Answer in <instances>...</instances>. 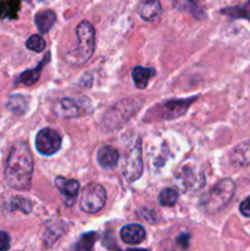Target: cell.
I'll return each mask as SVG.
<instances>
[{"instance_id":"obj_22","label":"cell","mask_w":250,"mask_h":251,"mask_svg":"<svg viewBox=\"0 0 250 251\" xmlns=\"http://www.w3.org/2000/svg\"><path fill=\"white\" fill-rule=\"evenodd\" d=\"M10 248V235L0 230V251H7Z\"/></svg>"},{"instance_id":"obj_23","label":"cell","mask_w":250,"mask_h":251,"mask_svg":"<svg viewBox=\"0 0 250 251\" xmlns=\"http://www.w3.org/2000/svg\"><path fill=\"white\" fill-rule=\"evenodd\" d=\"M239 211L244 217H250V196H248L239 206Z\"/></svg>"},{"instance_id":"obj_5","label":"cell","mask_w":250,"mask_h":251,"mask_svg":"<svg viewBox=\"0 0 250 251\" xmlns=\"http://www.w3.org/2000/svg\"><path fill=\"white\" fill-rule=\"evenodd\" d=\"M107 201V193L100 184H90L83 189L80 198V208L86 213H97Z\"/></svg>"},{"instance_id":"obj_11","label":"cell","mask_w":250,"mask_h":251,"mask_svg":"<svg viewBox=\"0 0 250 251\" xmlns=\"http://www.w3.org/2000/svg\"><path fill=\"white\" fill-rule=\"evenodd\" d=\"M230 162L238 167L250 166V140L240 142L230 152Z\"/></svg>"},{"instance_id":"obj_18","label":"cell","mask_w":250,"mask_h":251,"mask_svg":"<svg viewBox=\"0 0 250 251\" xmlns=\"http://www.w3.org/2000/svg\"><path fill=\"white\" fill-rule=\"evenodd\" d=\"M179 194L175 189L173 188H166L163 190H161L158 195V202L159 205L167 206V207H171L174 206L178 201Z\"/></svg>"},{"instance_id":"obj_8","label":"cell","mask_w":250,"mask_h":251,"mask_svg":"<svg viewBox=\"0 0 250 251\" xmlns=\"http://www.w3.org/2000/svg\"><path fill=\"white\" fill-rule=\"evenodd\" d=\"M195 100V98H185V100H171L162 103L158 108V115L161 119L171 120L175 118L181 117L186 113L188 108L190 107L191 103Z\"/></svg>"},{"instance_id":"obj_1","label":"cell","mask_w":250,"mask_h":251,"mask_svg":"<svg viewBox=\"0 0 250 251\" xmlns=\"http://www.w3.org/2000/svg\"><path fill=\"white\" fill-rule=\"evenodd\" d=\"M33 174V157L26 142H16L10 150L5 166V181L11 189L25 191L29 189Z\"/></svg>"},{"instance_id":"obj_10","label":"cell","mask_w":250,"mask_h":251,"mask_svg":"<svg viewBox=\"0 0 250 251\" xmlns=\"http://www.w3.org/2000/svg\"><path fill=\"white\" fill-rule=\"evenodd\" d=\"M139 14L145 21H156L162 14L161 2L159 0H142L141 4L139 5Z\"/></svg>"},{"instance_id":"obj_13","label":"cell","mask_w":250,"mask_h":251,"mask_svg":"<svg viewBox=\"0 0 250 251\" xmlns=\"http://www.w3.org/2000/svg\"><path fill=\"white\" fill-rule=\"evenodd\" d=\"M154 75V70L151 68L144 66H135L131 71L132 82L139 90H144L149 85V81Z\"/></svg>"},{"instance_id":"obj_7","label":"cell","mask_w":250,"mask_h":251,"mask_svg":"<svg viewBox=\"0 0 250 251\" xmlns=\"http://www.w3.org/2000/svg\"><path fill=\"white\" fill-rule=\"evenodd\" d=\"M61 137L50 127L39 130L36 136V149L43 156H51L60 150Z\"/></svg>"},{"instance_id":"obj_4","label":"cell","mask_w":250,"mask_h":251,"mask_svg":"<svg viewBox=\"0 0 250 251\" xmlns=\"http://www.w3.org/2000/svg\"><path fill=\"white\" fill-rule=\"evenodd\" d=\"M123 176L129 183L136 181L140 179L144 172V163H142V152H141V141L137 139L136 144L131 145L127 149L126 154L123 162Z\"/></svg>"},{"instance_id":"obj_19","label":"cell","mask_w":250,"mask_h":251,"mask_svg":"<svg viewBox=\"0 0 250 251\" xmlns=\"http://www.w3.org/2000/svg\"><path fill=\"white\" fill-rule=\"evenodd\" d=\"M7 108H9L11 112L22 114V113L26 112L27 109V100L22 95L11 96L9 102H7Z\"/></svg>"},{"instance_id":"obj_17","label":"cell","mask_w":250,"mask_h":251,"mask_svg":"<svg viewBox=\"0 0 250 251\" xmlns=\"http://www.w3.org/2000/svg\"><path fill=\"white\" fill-rule=\"evenodd\" d=\"M47 61H48V58H44L43 60L39 63L38 66H36L34 69H29V70L22 73L21 75H20L17 82L24 83V85H26V86H32L33 83H36L37 81H38L39 76H41L42 70H43V66Z\"/></svg>"},{"instance_id":"obj_9","label":"cell","mask_w":250,"mask_h":251,"mask_svg":"<svg viewBox=\"0 0 250 251\" xmlns=\"http://www.w3.org/2000/svg\"><path fill=\"white\" fill-rule=\"evenodd\" d=\"M120 238L126 244H139L146 238V230L140 225H127L120 230Z\"/></svg>"},{"instance_id":"obj_15","label":"cell","mask_w":250,"mask_h":251,"mask_svg":"<svg viewBox=\"0 0 250 251\" xmlns=\"http://www.w3.org/2000/svg\"><path fill=\"white\" fill-rule=\"evenodd\" d=\"M55 185L59 189V191L64 196H66V199H71V200L76 198L78 189H80V184L77 180H69L63 176H58L55 179Z\"/></svg>"},{"instance_id":"obj_24","label":"cell","mask_w":250,"mask_h":251,"mask_svg":"<svg viewBox=\"0 0 250 251\" xmlns=\"http://www.w3.org/2000/svg\"><path fill=\"white\" fill-rule=\"evenodd\" d=\"M130 251H145V250H130Z\"/></svg>"},{"instance_id":"obj_6","label":"cell","mask_w":250,"mask_h":251,"mask_svg":"<svg viewBox=\"0 0 250 251\" xmlns=\"http://www.w3.org/2000/svg\"><path fill=\"white\" fill-rule=\"evenodd\" d=\"M175 180L181 190H199L205 185V176L196 164L183 163L175 173Z\"/></svg>"},{"instance_id":"obj_20","label":"cell","mask_w":250,"mask_h":251,"mask_svg":"<svg viewBox=\"0 0 250 251\" xmlns=\"http://www.w3.org/2000/svg\"><path fill=\"white\" fill-rule=\"evenodd\" d=\"M26 47L29 50L41 53V51H43L46 49V41L41 36H38V34H32L26 41Z\"/></svg>"},{"instance_id":"obj_2","label":"cell","mask_w":250,"mask_h":251,"mask_svg":"<svg viewBox=\"0 0 250 251\" xmlns=\"http://www.w3.org/2000/svg\"><path fill=\"white\" fill-rule=\"evenodd\" d=\"M76 36L77 46L69 50L66 59L70 64L78 66L87 63L95 51V28L88 21H82L76 27Z\"/></svg>"},{"instance_id":"obj_16","label":"cell","mask_w":250,"mask_h":251,"mask_svg":"<svg viewBox=\"0 0 250 251\" xmlns=\"http://www.w3.org/2000/svg\"><path fill=\"white\" fill-rule=\"evenodd\" d=\"M55 110L60 117H65V118L77 117L78 105L74 100H70V98H63V100L56 104Z\"/></svg>"},{"instance_id":"obj_21","label":"cell","mask_w":250,"mask_h":251,"mask_svg":"<svg viewBox=\"0 0 250 251\" xmlns=\"http://www.w3.org/2000/svg\"><path fill=\"white\" fill-rule=\"evenodd\" d=\"M95 240H96L95 233H88V234L82 235L80 243H78V249H83V251H90L92 249Z\"/></svg>"},{"instance_id":"obj_14","label":"cell","mask_w":250,"mask_h":251,"mask_svg":"<svg viewBox=\"0 0 250 251\" xmlns=\"http://www.w3.org/2000/svg\"><path fill=\"white\" fill-rule=\"evenodd\" d=\"M56 21V15L51 10H42L34 16V24L42 33H47Z\"/></svg>"},{"instance_id":"obj_12","label":"cell","mask_w":250,"mask_h":251,"mask_svg":"<svg viewBox=\"0 0 250 251\" xmlns=\"http://www.w3.org/2000/svg\"><path fill=\"white\" fill-rule=\"evenodd\" d=\"M119 161V152L112 146H102L97 152V162L102 168H114Z\"/></svg>"},{"instance_id":"obj_3","label":"cell","mask_w":250,"mask_h":251,"mask_svg":"<svg viewBox=\"0 0 250 251\" xmlns=\"http://www.w3.org/2000/svg\"><path fill=\"white\" fill-rule=\"evenodd\" d=\"M235 184L230 179H223L218 181L215 188L208 193L205 200V208L211 213L222 210L234 196Z\"/></svg>"}]
</instances>
